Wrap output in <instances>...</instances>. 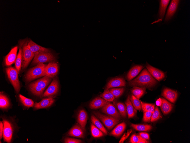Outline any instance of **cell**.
<instances>
[{"mask_svg": "<svg viewBox=\"0 0 190 143\" xmlns=\"http://www.w3.org/2000/svg\"><path fill=\"white\" fill-rule=\"evenodd\" d=\"M0 117L3 124V141L7 143H12L16 138L20 128L18 126L16 116L3 114L1 115Z\"/></svg>", "mask_w": 190, "mask_h": 143, "instance_id": "6da1fadb", "label": "cell"}, {"mask_svg": "<svg viewBox=\"0 0 190 143\" xmlns=\"http://www.w3.org/2000/svg\"><path fill=\"white\" fill-rule=\"evenodd\" d=\"M157 82L146 69H144L135 78L128 83L131 86H137L144 88H151Z\"/></svg>", "mask_w": 190, "mask_h": 143, "instance_id": "7a4b0ae2", "label": "cell"}, {"mask_svg": "<svg viewBox=\"0 0 190 143\" xmlns=\"http://www.w3.org/2000/svg\"><path fill=\"white\" fill-rule=\"evenodd\" d=\"M51 78L46 76L30 83L27 87L34 96L42 98L45 89L51 80Z\"/></svg>", "mask_w": 190, "mask_h": 143, "instance_id": "3957f363", "label": "cell"}, {"mask_svg": "<svg viewBox=\"0 0 190 143\" xmlns=\"http://www.w3.org/2000/svg\"><path fill=\"white\" fill-rule=\"evenodd\" d=\"M46 65L41 63L28 69L24 76L25 82L28 83L36 78L46 76Z\"/></svg>", "mask_w": 190, "mask_h": 143, "instance_id": "277c9868", "label": "cell"}, {"mask_svg": "<svg viewBox=\"0 0 190 143\" xmlns=\"http://www.w3.org/2000/svg\"><path fill=\"white\" fill-rule=\"evenodd\" d=\"M5 71L9 81L13 86L16 93L18 94L20 89L18 71L15 68L11 67L6 68Z\"/></svg>", "mask_w": 190, "mask_h": 143, "instance_id": "5b68a950", "label": "cell"}, {"mask_svg": "<svg viewBox=\"0 0 190 143\" xmlns=\"http://www.w3.org/2000/svg\"><path fill=\"white\" fill-rule=\"evenodd\" d=\"M55 59L54 55L50 52L42 51L37 52L35 54L34 59L32 62V65L53 61Z\"/></svg>", "mask_w": 190, "mask_h": 143, "instance_id": "8992f818", "label": "cell"}, {"mask_svg": "<svg viewBox=\"0 0 190 143\" xmlns=\"http://www.w3.org/2000/svg\"><path fill=\"white\" fill-rule=\"evenodd\" d=\"M28 41H25L22 47V70H24L28 67L33 58L35 54L32 53L27 46Z\"/></svg>", "mask_w": 190, "mask_h": 143, "instance_id": "52a82bcc", "label": "cell"}, {"mask_svg": "<svg viewBox=\"0 0 190 143\" xmlns=\"http://www.w3.org/2000/svg\"><path fill=\"white\" fill-rule=\"evenodd\" d=\"M93 113L109 130L111 129L120 122L119 120L108 115L102 114L97 111H93Z\"/></svg>", "mask_w": 190, "mask_h": 143, "instance_id": "ba28073f", "label": "cell"}, {"mask_svg": "<svg viewBox=\"0 0 190 143\" xmlns=\"http://www.w3.org/2000/svg\"><path fill=\"white\" fill-rule=\"evenodd\" d=\"M59 89V86L58 79L53 78L52 82L44 93L42 98H53L58 94Z\"/></svg>", "mask_w": 190, "mask_h": 143, "instance_id": "9c48e42d", "label": "cell"}, {"mask_svg": "<svg viewBox=\"0 0 190 143\" xmlns=\"http://www.w3.org/2000/svg\"><path fill=\"white\" fill-rule=\"evenodd\" d=\"M101 111L108 116L120 120L121 118L119 113L115 106L110 102L101 108Z\"/></svg>", "mask_w": 190, "mask_h": 143, "instance_id": "30bf717a", "label": "cell"}, {"mask_svg": "<svg viewBox=\"0 0 190 143\" xmlns=\"http://www.w3.org/2000/svg\"><path fill=\"white\" fill-rule=\"evenodd\" d=\"M58 65L56 62L53 61L49 62L45 68L46 76L52 78H55L58 74Z\"/></svg>", "mask_w": 190, "mask_h": 143, "instance_id": "8fae6325", "label": "cell"}, {"mask_svg": "<svg viewBox=\"0 0 190 143\" xmlns=\"http://www.w3.org/2000/svg\"><path fill=\"white\" fill-rule=\"evenodd\" d=\"M12 108V103L9 97L4 92H0V109L4 112H7Z\"/></svg>", "mask_w": 190, "mask_h": 143, "instance_id": "7c38bea8", "label": "cell"}, {"mask_svg": "<svg viewBox=\"0 0 190 143\" xmlns=\"http://www.w3.org/2000/svg\"><path fill=\"white\" fill-rule=\"evenodd\" d=\"M55 100L53 98H45L38 102H36L33 108V110L46 108L51 106L55 102Z\"/></svg>", "mask_w": 190, "mask_h": 143, "instance_id": "4fadbf2b", "label": "cell"}, {"mask_svg": "<svg viewBox=\"0 0 190 143\" xmlns=\"http://www.w3.org/2000/svg\"><path fill=\"white\" fill-rule=\"evenodd\" d=\"M85 131L77 123L71 128L67 134L69 136L84 138Z\"/></svg>", "mask_w": 190, "mask_h": 143, "instance_id": "5bb4252c", "label": "cell"}, {"mask_svg": "<svg viewBox=\"0 0 190 143\" xmlns=\"http://www.w3.org/2000/svg\"><path fill=\"white\" fill-rule=\"evenodd\" d=\"M126 82L124 79L121 77H118L111 79L107 84L106 89L124 86Z\"/></svg>", "mask_w": 190, "mask_h": 143, "instance_id": "9a60e30c", "label": "cell"}, {"mask_svg": "<svg viewBox=\"0 0 190 143\" xmlns=\"http://www.w3.org/2000/svg\"><path fill=\"white\" fill-rule=\"evenodd\" d=\"M179 1L178 0H172L167 12L165 21H169L173 16L177 9Z\"/></svg>", "mask_w": 190, "mask_h": 143, "instance_id": "2e32d148", "label": "cell"}, {"mask_svg": "<svg viewBox=\"0 0 190 143\" xmlns=\"http://www.w3.org/2000/svg\"><path fill=\"white\" fill-rule=\"evenodd\" d=\"M18 47L15 46L13 48L6 56L5 59V65L9 66L15 63L17 56Z\"/></svg>", "mask_w": 190, "mask_h": 143, "instance_id": "e0dca14e", "label": "cell"}, {"mask_svg": "<svg viewBox=\"0 0 190 143\" xmlns=\"http://www.w3.org/2000/svg\"><path fill=\"white\" fill-rule=\"evenodd\" d=\"M146 67L151 75L158 80L160 81L165 77V74L162 71L151 66L147 63H146Z\"/></svg>", "mask_w": 190, "mask_h": 143, "instance_id": "ac0fdd59", "label": "cell"}, {"mask_svg": "<svg viewBox=\"0 0 190 143\" xmlns=\"http://www.w3.org/2000/svg\"><path fill=\"white\" fill-rule=\"evenodd\" d=\"M18 99L20 106L24 110H28L30 107H33L34 103L31 99L26 98L20 94H18Z\"/></svg>", "mask_w": 190, "mask_h": 143, "instance_id": "d6986e66", "label": "cell"}, {"mask_svg": "<svg viewBox=\"0 0 190 143\" xmlns=\"http://www.w3.org/2000/svg\"><path fill=\"white\" fill-rule=\"evenodd\" d=\"M161 95L171 102L174 103L177 98L178 93L176 91L171 89L165 88Z\"/></svg>", "mask_w": 190, "mask_h": 143, "instance_id": "ffe728a7", "label": "cell"}, {"mask_svg": "<svg viewBox=\"0 0 190 143\" xmlns=\"http://www.w3.org/2000/svg\"><path fill=\"white\" fill-rule=\"evenodd\" d=\"M110 102L107 101L100 97L96 98L92 100L89 104V107L93 109L102 108Z\"/></svg>", "mask_w": 190, "mask_h": 143, "instance_id": "44dd1931", "label": "cell"}, {"mask_svg": "<svg viewBox=\"0 0 190 143\" xmlns=\"http://www.w3.org/2000/svg\"><path fill=\"white\" fill-rule=\"evenodd\" d=\"M27 46L33 53L42 51L50 52L48 49L39 45L31 40L28 41Z\"/></svg>", "mask_w": 190, "mask_h": 143, "instance_id": "7402d4cb", "label": "cell"}, {"mask_svg": "<svg viewBox=\"0 0 190 143\" xmlns=\"http://www.w3.org/2000/svg\"><path fill=\"white\" fill-rule=\"evenodd\" d=\"M87 119L88 115L85 110L83 109L80 110L77 115V122L85 131Z\"/></svg>", "mask_w": 190, "mask_h": 143, "instance_id": "603a6c76", "label": "cell"}, {"mask_svg": "<svg viewBox=\"0 0 190 143\" xmlns=\"http://www.w3.org/2000/svg\"><path fill=\"white\" fill-rule=\"evenodd\" d=\"M25 41V40H22L19 42V51L15 64V68L17 71L18 73L20 72L21 68L22 47Z\"/></svg>", "mask_w": 190, "mask_h": 143, "instance_id": "cb8c5ba5", "label": "cell"}, {"mask_svg": "<svg viewBox=\"0 0 190 143\" xmlns=\"http://www.w3.org/2000/svg\"><path fill=\"white\" fill-rule=\"evenodd\" d=\"M143 66L142 65H136L132 67L127 73L126 77L128 81H130L139 73L143 68Z\"/></svg>", "mask_w": 190, "mask_h": 143, "instance_id": "d4e9b609", "label": "cell"}, {"mask_svg": "<svg viewBox=\"0 0 190 143\" xmlns=\"http://www.w3.org/2000/svg\"><path fill=\"white\" fill-rule=\"evenodd\" d=\"M126 106L128 118H133L137 112V110L135 108L130 99V96L129 95L125 102Z\"/></svg>", "mask_w": 190, "mask_h": 143, "instance_id": "484cf974", "label": "cell"}, {"mask_svg": "<svg viewBox=\"0 0 190 143\" xmlns=\"http://www.w3.org/2000/svg\"><path fill=\"white\" fill-rule=\"evenodd\" d=\"M126 127V124L123 122L117 125L110 133V135L118 137L123 132Z\"/></svg>", "mask_w": 190, "mask_h": 143, "instance_id": "4316f807", "label": "cell"}, {"mask_svg": "<svg viewBox=\"0 0 190 143\" xmlns=\"http://www.w3.org/2000/svg\"><path fill=\"white\" fill-rule=\"evenodd\" d=\"M161 98L162 103L160 106L161 109L164 114V115L167 114L172 110L173 105L164 98Z\"/></svg>", "mask_w": 190, "mask_h": 143, "instance_id": "83f0119b", "label": "cell"}, {"mask_svg": "<svg viewBox=\"0 0 190 143\" xmlns=\"http://www.w3.org/2000/svg\"><path fill=\"white\" fill-rule=\"evenodd\" d=\"M91 120L92 123L99 129L105 135L108 134L107 130L100 122L99 119L94 115H92L91 117Z\"/></svg>", "mask_w": 190, "mask_h": 143, "instance_id": "f1b7e54d", "label": "cell"}, {"mask_svg": "<svg viewBox=\"0 0 190 143\" xmlns=\"http://www.w3.org/2000/svg\"><path fill=\"white\" fill-rule=\"evenodd\" d=\"M170 1L169 0L160 1L159 11V16L160 20H162L165 15L167 7Z\"/></svg>", "mask_w": 190, "mask_h": 143, "instance_id": "f546056e", "label": "cell"}, {"mask_svg": "<svg viewBox=\"0 0 190 143\" xmlns=\"http://www.w3.org/2000/svg\"><path fill=\"white\" fill-rule=\"evenodd\" d=\"M145 91V88L133 86L131 90V92L135 97L139 99L144 94Z\"/></svg>", "mask_w": 190, "mask_h": 143, "instance_id": "4dcf8cb0", "label": "cell"}, {"mask_svg": "<svg viewBox=\"0 0 190 143\" xmlns=\"http://www.w3.org/2000/svg\"><path fill=\"white\" fill-rule=\"evenodd\" d=\"M131 126L135 130L141 131H148L152 128V126L149 124H131Z\"/></svg>", "mask_w": 190, "mask_h": 143, "instance_id": "1f68e13d", "label": "cell"}, {"mask_svg": "<svg viewBox=\"0 0 190 143\" xmlns=\"http://www.w3.org/2000/svg\"><path fill=\"white\" fill-rule=\"evenodd\" d=\"M100 96L105 100L109 102H112L115 99L113 95L108 89H106Z\"/></svg>", "mask_w": 190, "mask_h": 143, "instance_id": "d6a6232c", "label": "cell"}, {"mask_svg": "<svg viewBox=\"0 0 190 143\" xmlns=\"http://www.w3.org/2000/svg\"><path fill=\"white\" fill-rule=\"evenodd\" d=\"M116 106L121 116L124 118H126L127 113L126 106L124 103L119 102L117 103Z\"/></svg>", "mask_w": 190, "mask_h": 143, "instance_id": "836d02e7", "label": "cell"}, {"mask_svg": "<svg viewBox=\"0 0 190 143\" xmlns=\"http://www.w3.org/2000/svg\"><path fill=\"white\" fill-rule=\"evenodd\" d=\"M91 132L92 136L94 138L103 136L104 133L92 124H91Z\"/></svg>", "mask_w": 190, "mask_h": 143, "instance_id": "e575fe53", "label": "cell"}, {"mask_svg": "<svg viewBox=\"0 0 190 143\" xmlns=\"http://www.w3.org/2000/svg\"><path fill=\"white\" fill-rule=\"evenodd\" d=\"M110 91L112 94L115 98H117L123 93L125 90L123 87L112 88L109 89Z\"/></svg>", "mask_w": 190, "mask_h": 143, "instance_id": "d590c367", "label": "cell"}, {"mask_svg": "<svg viewBox=\"0 0 190 143\" xmlns=\"http://www.w3.org/2000/svg\"><path fill=\"white\" fill-rule=\"evenodd\" d=\"M141 107L143 112L149 111L153 113L154 110L155 104L144 102L141 100Z\"/></svg>", "mask_w": 190, "mask_h": 143, "instance_id": "8d00e7d4", "label": "cell"}, {"mask_svg": "<svg viewBox=\"0 0 190 143\" xmlns=\"http://www.w3.org/2000/svg\"><path fill=\"white\" fill-rule=\"evenodd\" d=\"M130 99L133 106L136 110H141V104L139 99L132 95L130 97Z\"/></svg>", "mask_w": 190, "mask_h": 143, "instance_id": "74e56055", "label": "cell"}, {"mask_svg": "<svg viewBox=\"0 0 190 143\" xmlns=\"http://www.w3.org/2000/svg\"><path fill=\"white\" fill-rule=\"evenodd\" d=\"M130 142L132 143H148V141L142 140L138 134H133L131 136Z\"/></svg>", "mask_w": 190, "mask_h": 143, "instance_id": "f35d334b", "label": "cell"}, {"mask_svg": "<svg viewBox=\"0 0 190 143\" xmlns=\"http://www.w3.org/2000/svg\"><path fill=\"white\" fill-rule=\"evenodd\" d=\"M161 118V114L158 107L156 106L152 113L150 121L151 122L157 121Z\"/></svg>", "mask_w": 190, "mask_h": 143, "instance_id": "ab89813d", "label": "cell"}, {"mask_svg": "<svg viewBox=\"0 0 190 143\" xmlns=\"http://www.w3.org/2000/svg\"><path fill=\"white\" fill-rule=\"evenodd\" d=\"M143 121L144 122H149L151 119L152 113L149 111H144Z\"/></svg>", "mask_w": 190, "mask_h": 143, "instance_id": "60d3db41", "label": "cell"}, {"mask_svg": "<svg viewBox=\"0 0 190 143\" xmlns=\"http://www.w3.org/2000/svg\"><path fill=\"white\" fill-rule=\"evenodd\" d=\"M64 142L65 143H81L82 142L80 140L66 137L64 138Z\"/></svg>", "mask_w": 190, "mask_h": 143, "instance_id": "b9f144b4", "label": "cell"}, {"mask_svg": "<svg viewBox=\"0 0 190 143\" xmlns=\"http://www.w3.org/2000/svg\"><path fill=\"white\" fill-rule=\"evenodd\" d=\"M132 131V130L131 129L128 130L127 132L126 133H125L123 135L120 141H119V143H123L125 140L128 137L131 133Z\"/></svg>", "mask_w": 190, "mask_h": 143, "instance_id": "7bdbcfd3", "label": "cell"}, {"mask_svg": "<svg viewBox=\"0 0 190 143\" xmlns=\"http://www.w3.org/2000/svg\"><path fill=\"white\" fill-rule=\"evenodd\" d=\"M140 137L141 138L145 141H148L149 139V134L146 132H141L138 134Z\"/></svg>", "mask_w": 190, "mask_h": 143, "instance_id": "ee69618b", "label": "cell"}, {"mask_svg": "<svg viewBox=\"0 0 190 143\" xmlns=\"http://www.w3.org/2000/svg\"><path fill=\"white\" fill-rule=\"evenodd\" d=\"M3 124L2 121L0 122V139H2L3 137Z\"/></svg>", "mask_w": 190, "mask_h": 143, "instance_id": "f6af8a7d", "label": "cell"}, {"mask_svg": "<svg viewBox=\"0 0 190 143\" xmlns=\"http://www.w3.org/2000/svg\"><path fill=\"white\" fill-rule=\"evenodd\" d=\"M156 103L157 106H160L162 103V100L161 98L158 99L156 102Z\"/></svg>", "mask_w": 190, "mask_h": 143, "instance_id": "bcb514c9", "label": "cell"}]
</instances>
